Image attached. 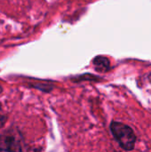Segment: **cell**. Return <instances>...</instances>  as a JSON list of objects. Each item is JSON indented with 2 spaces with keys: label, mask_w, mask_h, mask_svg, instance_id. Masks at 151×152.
<instances>
[{
  "label": "cell",
  "mask_w": 151,
  "mask_h": 152,
  "mask_svg": "<svg viewBox=\"0 0 151 152\" xmlns=\"http://www.w3.org/2000/svg\"><path fill=\"white\" fill-rule=\"evenodd\" d=\"M93 64L96 71L101 73L108 72L111 69L110 61L108 57L103 55H98L93 60Z\"/></svg>",
  "instance_id": "cell-3"
},
{
  "label": "cell",
  "mask_w": 151,
  "mask_h": 152,
  "mask_svg": "<svg viewBox=\"0 0 151 152\" xmlns=\"http://www.w3.org/2000/svg\"><path fill=\"white\" fill-rule=\"evenodd\" d=\"M21 139L13 131L0 134V152H21Z\"/></svg>",
  "instance_id": "cell-2"
},
{
  "label": "cell",
  "mask_w": 151,
  "mask_h": 152,
  "mask_svg": "<svg viewBox=\"0 0 151 152\" xmlns=\"http://www.w3.org/2000/svg\"><path fill=\"white\" fill-rule=\"evenodd\" d=\"M73 80V82H82V81H86V80H90V81H99L101 78L98 76L90 74V73H85L80 76H76L74 77L71 78Z\"/></svg>",
  "instance_id": "cell-4"
},
{
  "label": "cell",
  "mask_w": 151,
  "mask_h": 152,
  "mask_svg": "<svg viewBox=\"0 0 151 152\" xmlns=\"http://www.w3.org/2000/svg\"><path fill=\"white\" fill-rule=\"evenodd\" d=\"M110 131L115 140L118 142L123 150L131 151L134 149L136 135L129 126L120 122L113 121L110 124Z\"/></svg>",
  "instance_id": "cell-1"
},
{
  "label": "cell",
  "mask_w": 151,
  "mask_h": 152,
  "mask_svg": "<svg viewBox=\"0 0 151 152\" xmlns=\"http://www.w3.org/2000/svg\"><path fill=\"white\" fill-rule=\"evenodd\" d=\"M2 91H3V90H2V87H1V86H0V94L2 93Z\"/></svg>",
  "instance_id": "cell-6"
},
{
  "label": "cell",
  "mask_w": 151,
  "mask_h": 152,
  "mask_svg": "<svg viewBox=\"0 0 151 152\" xmlns=\"http://www.w3.org/2000/svg\"><path fill=\"white\" fill-rule=\"evenodd\" d=\"M6 116L4 115V111H3V107H2V104L0 103V128H2L4 126V125L5 124L6 122Z\"/></svg>",
  "instance_id": "cell-5"
}]
</instances>
